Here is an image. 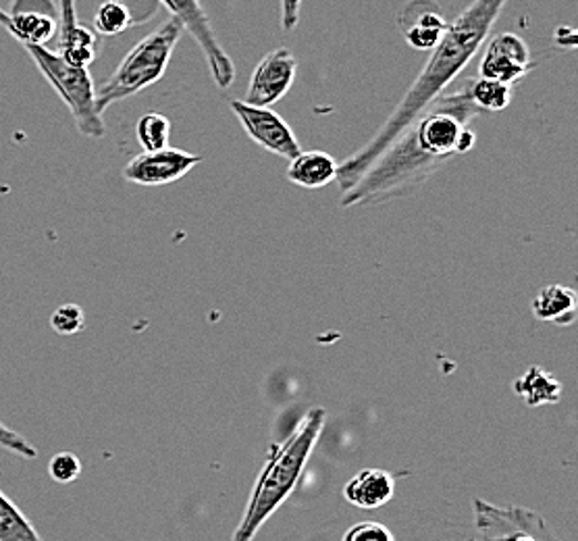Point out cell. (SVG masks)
<instances>
[{
    "instance_id": "1",
    "label": "cell",
    "mask_w": 578,
    "mask_h": 541,
    "mask_svg": "<svg viewBox=\"0 0 578 541\" xmlns=\"http://www.w3.org/2000/svg\"><path fill=\"white\" fill-rule=\"evenodd\" d=\"M508 0H473L452 25H447L442 40L431 51V57L412 82L404 99L395 104L392 115L376 130V134L343 163H338V186L348 192L362 177L398 135L402 134L426 106L440 99L462 69L471 63L478 49L492 34L494 23Z\"/></svg>"
},
{
    "instance_id": "2",
    "label": "cell",
    "mask_w": 578,
    "mask_h": 541,
    "mask_svg": "<svg viewBox=\"0 0 578 541\" xmlns=\"http://www.w3.org/2000/svg\"><path fill=\"white\" fill-rule=\"evenodd\" d=\"M323 408H312L298 429L283 441L281 448L269 458L267 467L256 481L250 502L244 510L238 529L231 541H252L262 524L283 507V502L296 490L300 477L307 469L308 458L312 455L324 427Z\"/></svg>"
},
{
    "instance_id": "3",
    "label": "cell",
    "mask_w": 578,
    "mask_h": 541,
    "mask_svg": "<svg viewBox=\"0 0 578 541\" xmlns=\"http://www.w3.org/2000/svg\"><path fill=\"white\" fill-rule=\"evenodd\" d=\"M184 28L169 18L154 32L142 38L132 51L125 54L120 68L94 92V106L103 115L115 102L125 101L142 90L161 82L169 68L171 57L182 40Z\"/></svg>"
},
{
    "instance_id": "4",
    "label": "cell",
    "mask_w": 578,
    "mask_h": 541,
    "mask_svg": "<svg viewBox=\"0 0 578 541\" xmlns=\"http://www.w3.org/2000/svg\"><path fill=\"white\" fill-rule=\"evenodd\" d=\"M19 44L30 54L35 68L49 80L61 101L68 104L75 125L87 137H103V115L94 106V82L87 69L73 68L56 51H51L47 44H38L30 40H18Z\"/></svg>"
},
{
    "instance_id": "5",
    "label": "cell",
    "mask_w": 578,
    "mask_h": 541,
    "mask_svg": "<svg viewBox=\"0 0 578 541\" xmlns=\"http://www.w3.org/2000/svg\"><path fill=\"white\" fill-rule=\"evenodd\" d=\"M478 541H560L535 510L495 507L485 500L473 502Z\"/></svg>"
},
{
    "instance_id": "6",
    "label": "cell",
    "mask_w": 578,
    "mask_h": 541,
    "mask_svg": "<svg viewBox=\"0 0 578 541\" xmlns=\"http://www.w3.org/2000/svg\"><path fill=\"white\" fill-rule=\"evenodd\" d=\"M161 2L169 9L171 18L175 19L200 47L215 84L221 90H227L236 82V65L231 57L223 51L217 35L213 32L203 2L200 0H161Z\"/></svg>"
},
{
    "instance_id": "7",
    "label": "cell",
    "mask_w": 578,
    "mask_h": 541,
    "mask_svg": "<svg viewBox=\"0 0 578 541\" xmlns=\"http://www.w3.org/2000/svg\"><path fill=\"white\" fill-rule=\"evenodd\" d=\"M231 111L239 119L244 132L255 140L256 144L283 159H296L302 153L300 142L291 132L288 121L267 106H252L248 102L231 101Z\"/></svg>"
},
{
    "instance_id": "8",
    "label": "cell",
    "mask_w": 578,
    "mask_h": 541,
    "mask_svg": "<svg viewBox=\"0 0 578 541\" xmlns=\"http://www.w3.org/2000/svg\"><path fill=\"white\" fill-rule=\"evenodd\" d=\"M203 163L200 154L186 153L179 149H163L154 153H142L134 156L125 170L123 177L137 186H167L184 180L189 171Z\"/></svg>"
},
{
    "instance_id": "9",
    "label": "cell",
    "mask_w": 578,
    "mask_h": 541,
    "mask_svg": "<svg viewBox=\"0 0 578 541\" xmlns=\"http://www.w3.org/2000/svg\"><path fill=\"white\" fill-rule=\"evenodd\" d=\"M296 73H298L296 54L286 47L275 49L269 54H265L256 65L244 102L252 106L271 109L275 102L281 101L288 94L289 88L296 82Z\"/></svg>"
},
{
    "instance_id": "10",
    "label": "cell",
    "mask_w": 578,
    "mask_h": 541,
    "mask_svg": "<svg viewBox=\"0 0 578 541\" xmlns=\"http://www.w3.org/2000/svg\"><path fill=\"white\" fill-rule=\"evenodd\" d=\"M530 69H533V61H530L527 42L520 35L504 32L489 40L478 71L481 78L514 85L525 80Z\"/></svg>"
},
{
    "instance_id": "11",
    "label": "cell",
    "mask_w": 578,
    "mask_h": 541,
    "mask_svg": "<svg viewBox=\"0 0 578 541\" xmlns=\"http://www.w3.org/2000/svg\"><path fill=\"white\" fill-rule=\"evenodd\" d=\"M400 28L412 49L433 51L445 34L447 23L435 0H410L400 13Z\"/></svg>"
},
{
    "instance_id": "12",
    "label": "cell",
    "mask_w": 578,
    "mask_h": 541,
    "mask_svg": "<svg viewBox=\"0 0 578 541\" xmlns=\"http://www.w3.org/2000/svg\"><path fill=\"white\" fill-rule=\"evenodd\" d=\"M59 49L56 52L73 68L87 69L96 59V34L75 16V0H59Z\"/></svg>"
},
{
    "instance_id": "13",
    "label": "cell",
    "mask_w": 578,
    "mask_h": 541,
    "mask_svg": "<svg viewBox=\"0 0 578 541\" xmlns=\"http://www.w3.org/2000/svg\"><path fill=\"white\" fill-rule=\"evenodd\" d=\"M395 493L392 474L383 469H364L350 479L343 488V496L350 504L362 510H376L385 507Z\"/></svg>"
},
{
    "instance_id": "14",
    "label": "cell",
    "mask_w": 578,
    "mask_h": 541,
    "mask_svg": "<svg viewBox=\"0 0 578 541\" xmlns=\"http://www.w3.org/2000/svg\"><path fill=\"white\" fill-rule=\"evenodd\" d=\"M338 177V161L323 151H307L289 161L288 180L296 186L319 190Z\"/></svg>"
},
{
    "instance_id": "15",
    "label": "cell",
    "mask_w": 578,
    "mask_h": 541,
    "mask_svg": "<svg viewBox=\"0 0 578 541\" xmlns=\"http://www.w3.org/2000/svg\"><path fill=\"white\" fill-rule=\"evenodd\" d=\"M533 313L539 321L570 327L577 321V294L561 284L545 286L533 300Z\"/></svg>"
},
{
    "instance_id": "16",
    "label": "cell",
    "mask_w": 578,
    "mask_h": 541,
    "mask_svg": "<svg viewBox=\"0 0 578 541\" xmlns=\"http://www.w3.org/2000/svg\"><path fill=\"white\" fill-rule=\"evenodd\" d=\"M512 388L530 408L556 405L561 398L560 381L551 372L544 371L539 367H530L523 377L514 381Z\"/></svg>"
},
{
    "instance_id": "17",
    "label": "cell",
    "mask_w": 578,
    "mask_h": 541,
    "mask_svg": "<svg viewBox=\"0 0 578 541\" xmlns=\"http://www.w3.org/2000/svg\"><path fill=\"white\" fill-rule=\"evenodd\" d=\"M466 88H468L471 101L478 111L499 113V111L508 109L512 99H514V85L502 84V82L489 80V78L468 80Z\"/></svg>"
},
{
    "instance_id": "18",
    "label": "cell",
    "mask_w": 578,
    "mask_h": 541,
    "mask_svg": "<svg viewBox=\"0 0 578 541\" xmlns=\"http://www.w3.org/2000/svg\"><path fill=\"white\" fill-rule=\"evenodd\" d=\"M0 541H44L32 521L0 491Z\"/></svg>"
},
{
    "instance_id": "19",
    "label": "cell",
    "mask_w": 578,
    "mask_h": 541,
    "mask_svg": "<svg viewBox=\"0 0 578 541\" xmlns=\"http://www.w3.org/2000/svg\"><path fill=\"white\" fill-rule=\"evenodd\" d=\"M136 135L144 153L163 151L169 146L171 121L161 113H146L137 121Z\"/></svg>"
},
{
    "instance_id": "20",
    "label": "cell",
    "mask_w": 578,
    "mask_h": 541,
    "mask_svg": "<svg viewBox=\"0 0 578 541\" xmlns=\"http://www.w3.org/2000/svg\"><path fill=\"white\" fill-rule=\"evenodd\" d=\"M132 25L134 16L125 0H106L94 18V28L101 35H120Z\"/></svg>"
},
{
    "instance_id": "21",
    "label": "cell",
    "mask_w": 578,
    "mask_h": 541,
    "mask_svg": "<svg viewBox=\"0 0 578 541\" xmlns=\"http://www.w3.org/2000/svg\"><path fill=\"white\" fill-rule=\"evenodd\" d=\"M51 327L59 336H75L84 331V308L78 305L59 306L51 317Z\"/></svg>"
},
{
    "instance_id": "22",
    "label": "cell",
    "mask_w": 578,
    "mask_h": 541,
    "mask_svg": "<svg viewBox=\"0 0 578 541\" xmlns=\"http://www.w3.org/2000/svg\"><path fill=\"white\" fill-rule=\"evenodd\" d=\"M82 469H84L82 460L73 452H56L49 462V474H51L52 481H56L61 486L78 481Z\"/></svg>"
},
{
    "instance_id": "23",
    "label": "cell",
    "mask_w": 578,
    "mask_h": 541,
    "mask_svg": "<svg viewBox=\"0 0 578 541\" xmlns=\"http://www.w3.org/2000/svg\"><path fill=\"white\" fill-rule=\"evenodd\" d=\"M0 448L23 458V460H34L38 458V448L30 440H25L21 433L9 429L7 425L0 423Z\"/></svg>"
},
{
    "instance_id": "24",
    "label": "cell",
    "mask_w": 578,
    "mask_h": 541,
    "mask_svg": "<svg viewBox=\"0 0 578 541\" xmlns=\"http://www.w3.org/2000/svg\"><path fill=\"white\" fill-rule=\"evenodd\" d=\"M341 541H395V538L385 524L364 521L350 527Z\"/></svg>"
},
{
    "instance_id": "25",
    "label": "cell",
    "mask_w": 578,
    "mask_h": 541,
    "mask_svg": "<svg viewBox=\"0 0 578 541\" xmlns=\"http://www.w3.org/2000/svg\"><path fill=\"white\" fill-rule=\"evenodd\" d=\"M300 7H302V0H281V25L286 32L298 28Z\"/></svg>"
},
{
    "instance_id": "26",
    "label": "cell",
    "mask_w": 578,
    "mask_h": 541,
    "mask_svg": "<svg viewBox=\"0 0 578 541\" xmlns=\"http://www.w3.org/2000/svg\"><path fill=\"white\" fill-rule=\"evenodd\" d=\"M578 35L572 28H566L561 25L556 30V44L561 49H575L577 47Z\"/></svg>"
}]
</instances>
